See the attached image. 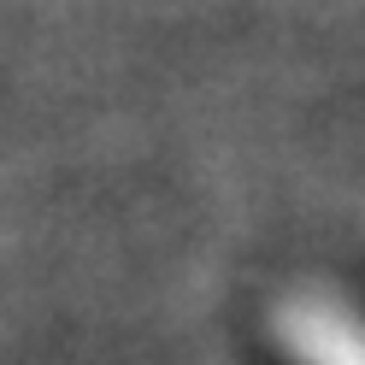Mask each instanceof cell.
I'll use <instances>...</instances> for the list:
<instances>
[{
	"mask_svg": "<svg viewBox=\"0 0 365 365\" xmlns=\"http://www.w3.org/2000/svg\"><path fill=\"white\" fill-rule=\"evenodd\" d=\"M283 354L294 365H365V312L348 301H294L283 312Z\"/></svg>",
	"mask_w": 365,
	"mask_h": 365,
	"instance_id": "cell-1",
	"label": "cell"
}]
</instances>
